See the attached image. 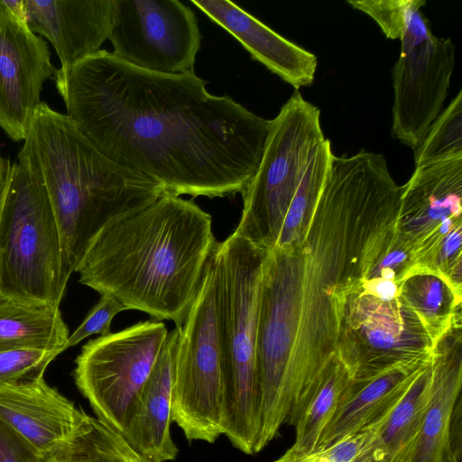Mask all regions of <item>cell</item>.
I'll return each instance as SVG.
<instances>
[{"label":"cell","instance_id":"6da1fadb","mask_svg":"<svg viewBox=\"0 0 462 462\" xmlns=\"http://www.w3.org/2000/svg\"><path fill=\"white\" fill-rule=\"evenodd\" d=\"M401 191L383 154H333L297 236L266 251L257 371L265 389H290L291 411L301 407L337 358L346 304L395 223Z\"/></svg>","mask_w":462,"mask_h":462},{"label":"cell","instance_id":"7a4b0ae2","mask_svg":"<svg viewBox=\"0 0 462 462\" xmlns=\"http://www.w3.org/2000/svg\"><path fill=\"white\" fill-rule=\"evenodd\" d=\"M54 80L66 115L98 151L170 195L242 194L259 166L270 120L210 94L195 72L143 70L100 50Z\"/></svg>","mask_w":462,"mask_h":462},{"label":"cell","instance_id":"3957f363","mask_svg":"<svg viewBox=\"0 0 462 462\" xmlns=\"http://www.w3.org/2000/svg\"><path fill=\"white\" fill-rule=\"evenodd\" d=\"M217 243L208 213L166 194L106 224L75 272L81 284L114 296L127 310L180 326Z\"/></svg>","mask_w":462,"mask_h":462},{"label":"cell","instance_id":"277c9868","mask_svg":"<svg viewBox=\"0 0 462 462\" xmlns=\"http://www.w3.org/2000/svg\"><path fill=\"white\" fill-rule=\"evenodd\" d=\"M17 159L43 184L74 272L106 224L168 194L159 182L104 155L45 102L33 113Z\"/></svg>","mask_w":462,"mask_h":462},{"label":"cell","instance_id":"5b68a950","mask_svg":"<svg viewBox=\"0 0 462 462\" xmlns=\"http://www.w3.org/2000/svg\"><path fill=\"white\" fill-rule=\"evenodd\" d=\"M217 318L223 354V435L255 454L260 430L256 346L266 251L233 233L217 243Z\"/></svg>","mask_w":462,"mask_h":462},{"label":"cell","instance_id":"8992f818","mask_svg":"<svg viewBox=\"0 0 462 462\" xmlns=\"http://www.w3.org/2000/svg\"><path fill=\"white\" fill-rule=\"evenodd\" d=\"M74 273L45 188L8 161L0 188V296L60 307Z\"/></svg>","mask_w":462,"mask_h":462},{"label":"cell","instance_id":"52a82bcc","mask_svg":"<svg viewBox=\"0 0 462 462\" xmlns=\"http://www.w3.org/2000/svg\"><path fill=\"white\" fill-rule=\"evenodd\" d=\"M325 139L319 108L295 91L269 122L259 166L242 193L234 235L265 251L274 247L311 157Z\"/></svg>","mask_w":462,"mask_h":462},{"label":"cell","instance_id":"ba28073f","mask_svg":"<svg viewBox=\"0 0 462 462\" xmlns=\"http://www.w3.org/2000/svg\"><path fill=\"white\" fill-rule=\"evenodd\" d=\"M217 280L212 254L196 300L184 322L177 326L171 420L188 441L214 443L223 435L224 366Z\"/></svg>","mask_w":462,"mask_h":462},{"label":"cell","instance_id":"9c48e42d","mask_svg":"<svg viewBox=\"0 0 462 462\" xmlns=\"http://www.w3.org/2000/svg\"><path fill=\"white\" fill-rule=\"evenodd\" d=\"M165 324L140 321L82 346L74 380L97 418L120 434L167 338Z\"/></svg>","mask_w":462,"mask_h":462},{"label":"cell","instance_id":"30bf717a","mask_svg":"<svg viewBox=\"0 0 462 462\" xmlns=\"http://www.w3.org/2000/svg\"><path fill=\"white\" fill-rule=\"evenodd\" d=\"M437 343L400 294L382 300L361 285L346 304L337 357L358 380L430 358Z\"/></svg>","mask_w":462,"mask_h":462},{"label":"cell","instance_id":"8fae6325","mask_svg":"<svg viewBox=\"0 0 462 462\" xmlns=\"http://www.w3.org/2000/svg\"><path fill=\"white\" fill-rule=\"evenodd\" d=\"M419 2L408 12L401 53L393 69L392 134L415 149L442 111L455 67L456 46L433 34Z\"/></svg>","mask_w":462,"mask_h":462},{"label":"cell","instance_id":"7c38bea8","mask_svg":"<svg viewBox=\"0 0 462 462\" xmlns=\"http://www.w3.org/2000/svg\"><path fill=\"white\" fill-rule=\"evenodd\" d=\"M108 39L122 61L156 73L194 72L200 31L179 0H113Z\"/></svg>","mask_w":462,"mask_h":462},{"label":"cell","instance_id":"4fadbf2b","mask_svg":"<svg viewBox=\"0 0 462 462\" xmlns=\"http://www.w3.org/2000/svg\"><path fill=\"white\" fill-rule=\"evenodd\" d=\"M401 188L396 231L414 269L433 273L441 250L461 245L462 158L415 167Z\"/></svg>","mask_w":462,"mask_h":462},{"label":"cell","instance_id":"5bb4252c","mask_svg":"<svg viewBox=\"0 0 462 462\" xmlns=\"http://www.w3.org/2000/svg\"><path fill=\"white\" fill-rule=\"evenodd\" d=\"M46 42L0 0V127L24 141L44 82L55 74Z\"/></svg>","mask_w":462,"mask_h":462},{"label":"cell","instance_id":"9a60e30c","mask_svg":"<svg viewBox=\"0 0 462 462\" xmlns=\"http://www.w3.org/2000/svg\"><path fill=\"white\" fill-rule=\"evenodd\" d=\"M26 22L45 37L68 69L97 53L108 39L113 0H23Z\"/></svg>","mask_w":462,"mask_h":462},{"label":"cell","instance_id":"2e32d148","mask_svg":"<svg viewBox=\"0 0 462 462\" xmlns=\"http://www.w3.org/2000/svg\"><path fill=\"white\" fill-rule=\"evenodd\" d=\"M86 415L44 377L0 389V419L42 457L65 442Z\"/></svg>","mask_w":462,"mask_h":462},{"label":"cell","instance_id":"e0dca14e","mask_svg":"<svg viewBox=\"0 0 462 462\" xmlns=\"http://www.w3.org/2000/svg\"><path fill=\"white\" fill-rule=\"evenodd\" d=\"M210 19L230 32L253 59L296 90L312 84L318 59L285 39L228 0H191Z\"/></svg>","mask_w":462,"mask_h":462},{"label":"cell","instance_id":"ac0fdd59","mask_svg":"<svg viewBox=\"0 0 462 462\" xmlns=\"http://www.w3.org/2000/svg\"><path fill=\"white\" fill-rule=\"evenodd\" d=\"M178 340L176 326L168 333L122 433L137 452L152 462L172 461L179 453L171 434L172 375Z\"/></svg>","mask_w":462,"mask_h":462},{"label":"cell","instance_id":"d6986e66","mask_svg":"<svg viewBox=\"0 0 462 462\" xmlns=\"http://www.w3.org/2000/svg\"><path fill=\"white\" fill-rule=\"evenodd\" d=\"M461 385V324H456L433 349L430 396L410 462H457L451 448L450 426Z\"/></svg>","mask_w":462,"mask_h":462},{"label":"cell","instance_id":"ffe728a7","mask_svg":"<svg viewBox=\"0 0 462 462\" xmlns=\"http://www.w3.org/2000/svg\"><path fill=\"white\" fill-rule=\"evenodd\" d=\"M431 356L396 365L371 377L352 379L315 450L329 447L379 423L402 397Z\"/></svg>","mask_w":462,"mask_h":462},{"label":"cell","instance_id":"44dd1931","mask_svg":"<svg viewBox=\"0 0 462 462\" xmlns=\"http://www.w3.org/2000/svg\"><path fill=\"white\" fill-rule=\"evenodd\" d=\"M432 383V356L375 426L361 462H410L420 438Z\"/></svg>","mask_w":462,"mask_h":462},{"label":"cell","instance_id":"7402d4cb","mask_svg":"<svg viewBox=\"0 0 462 462\" xmlns=\"http://www.w3.org/2000/svg\"><path fill=\"white\" fill-rule=\"evenodd\" d=\"M69 333L60 307L0 296V349L55 351L59 355Z\"/></svg>","mask_w":462,"mask_h":462},{"label":"cell","instance_id":"603a6c76","mask_svg":"<svg viewBox=\"0 0 462 462\" xmlns=\"http://www.w3.org/2000/svg\"><path fill=\"white\" fill-rule=\"evenodd\" d=\"M351 382L344 365L337 357L334 359L318 380L294 421L293 444L274 462H290L316 449Z\"/></svg>","mask_w":462,"mask_h":462},{"label":"cell","instance_id":"cb8c5ba5","mask_svg":"<svg viewBox=\"0 0 462 462\" xmlns=\"http://www.w3.org/2000/svg\"><path fill=\"white\" fill-rule=\"evenodd\" d=\"M399 294L437 342L461 323V293L430 271L409 272L399 282Z\"/></svg>","mask_w":462,"mask_h":462},{"label":"cell","instance_id":"d4e9b609","mask_svg":"<svg viewBox=\"0 0 462 462\" xmlns=\"http://www.w3.org/2000/svg\"><path fill=\"white\" fill-rule=\"evenodd\" d=\"M41 462H152L108 424L86 415L76 431Z\"/></svg>","mask_w":462,"mask_h":462},{"label":"cell","instance_id":"484cf974","mask_svg":"<svg viewBox=\"0 0 462 462\" xmlns=\"http://www.w3.org/2000/svg\"><path fill=\"white\" fill-rule=\"evenodd\" d=\"M413 152L415 167L462 158L461 90L432 122Z\"/></svg>","mask_w":462,"mask_h":462},{"label":"cell","instance_id":"4316f807","mask_svg":"<svg viewBox=\"0 0 462 462\" xmlns=\"http://www.w3.org/2000/svg\"><path fill=\"white\" fill-rule=\"evenodd\" d=\"M58 356L55 351L0 349V389L42 378L47 366Z\"/></svg>","mask_w":462,"mask_h":462},{"label":"cell","instance_id":"83f0119b","mask_svg":"<svg viewBox=\"0 0 462 462\" xmlns=\"http://www.w3.org/2000/svg\"><path fill=\"white\" fill-rule=\"evenodd\" d=\"M419 0L347 1L355 9L369 15L380 26L386 38L400 39L408 12Z\"/></svg>","mask_w":462,"mask_h":462},{"label":"cell","instance_id":"f1b7e54d","mask_svg":"<svg viewBox=\"0 0 462 462\" xmlns=\"http://www.w3.org/2000/svg\"><path fill=\"white\" fill-rule=\"evenodd\" d=\"M124 310H127V308L116 298L107 293L100 294L98 301L88 311L74 332L69 336L64 350L78 345L92 335L110 334L113 319Z\"/></svg>","mask_w":462,"mask_h":462},{"label":"cell","instance_id":"f546056e","mask_svg":"<svg viewBox=\"0 0 462 462\" xmlns=\"http://www.w3.org/2000/svg\"><path fill=\"white\" fill-rule=\"evenodd\" d=\"M371 436L372 431L368 429L290 462H360Z\"/></svg>","mask_w":462,"mask_h":462},{"label":"cell","instance_id":"4dcf8cb0","mask_svg":"<svg viewBox=\"0 0 462 462\" xmlns=\"http://www.w3.org/2000/svg\"><path fill=\"white\" fill-rule=\"evenodd\" d=\"M40 456L0 419V462H41Z\"/></svg>","mask_w":462,"mask_h":462},{"label":"cell","instance_id":"1f68e13d","mask_svg":"<svg viewBox=\"0 0 462 462\" xmlns=\"http://www.w3.org/2000/svg\"><path fill=\"white\" fill-rule=\"evenodd\" d=\"M9 160L5 159L0 153V188L5 177V170Z\"/></svg>","mask_w":462,"mask_h":462}]
</instances>
